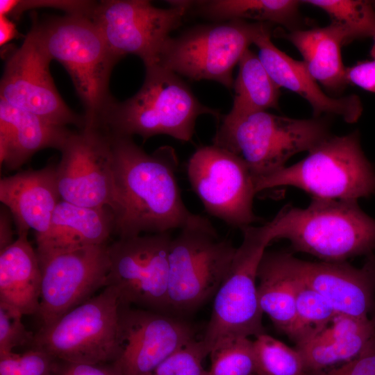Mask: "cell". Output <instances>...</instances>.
Returning a JSON list of instances; mask_svg holds the SVG:
<instances>
[{
  "instance_id": "6da1fadb",
  "label": "cell",
  "mask_w": 375,
  "mask_h": 375,
  "mask_svg": "<svg viewBox=\"0 0 375 375\" xmlns=\"http://www.w3.org/2000/svg\"><path fill=\"white\" fill-rule=\"evenodd\" d=\"M108 133L119 201L114 233L124 238L181 228L193 213L179 190L174 149L147 153L132 137Z\"/></svg>"
},
{
  "instance_id": "7a4b0ae2",
  "label": "cell",
  "mask_w": 375,
  "mask_h": 375,
  "mask_svg": "<svg viewBox=\"0 0 375 375\" xmlns=\"http://www.w3.org/2000/svg\"><path fill=\"white\" fill-rule=\"evenodd\" d=\"M52 60L65 68L85 109V126L99 127L114 102L109 81L120 60L92 19L81 15L51 17L31 27Z\"/></svg>"
},
{
  "instance_id": "3957f363",
  "label": "cell",
  "mask_w": 375,
  "mask_h": 375,
  "mask_svg": "<svg viewBox=\"0 0 375 375\" xmlns=\"http://www.w3.org/2000/svg\"><path fill=\"white\" fill-rule=\"evenodd\" d=\"M276 239H287L292 249L324 262L375 252V219L358 201L312 198L306 208L285 206L272 219Z\"/></svg>"
},
{
  "instance_id": "277c9868",
  "label": "cell",
  "mask_w": 375,
  "mask_h": 375,
  "mask_svg": "<svg viewBox=\"0 0 375 375\" xmlns=\"http://www.w3.org/2000/svg\"><path fill=\"white\" fill-rule=\"evenodd\" d=\"M145 68L141 88L123 102L114 101L99 128L113 135H138L145 140L167 135L188 142L199 115H218L201 104L176 74L159 65Z\"/></svg>"
},
{
  "instance_id": "5b68a950",
  "label": "cell",
  "mask_w": 375,
  "mask_h": 375,
  "mask_svg": "<svg viewBox=\"0 0 375 375\" xmlns=\"http://www.w3.org/2000/svg\"><path fill=\"white\" fill-rule=\"evenodd\" d=\"M308 152L297 163L255 178L256 193L292 186L323 199L358 201L375 194V169L362 151L357 132L329 135Z\"/></svg>"
},
{
  "instance_id": "8992f818",
  "label": "cell",
  "mask_w": 375,
  "mask_h": 375,
  "mask_svg": "<svg viewBox=\"0 0 375 375\" xmlns=\"http://www.w3.org/2000/svg\"><path fill=\"white\" fill-rule=\"evenodd\" d=\"M242 241L214 297L210 319L200 340L206 353L231 339L265 333L257 289L258 269L268 244L275 240L272 221L240 229Z\"/></svg>"
},
{
  "instance_id": "52a82bcc",
  "label": "cell",
  "mask_w": 375,
  "mask_h": 375,
  "mask_svg": "<svg viewBox=\"0 0 375 375\" xmlns=\"http://www.w3.org/2000/svg\"><path fill=\"white\" fill-rule=\"evenodd\" d=\"M178 231L169 250L168 304L169 311L181 314L214 297L237 247L200 215L192 214Z\"/></svg>"
},
{
  "instance_id": "ba28073f",
  "label": "cell",
  "mask_w": 375,
  "mask_h": 375,
  "mask_svg": "<svg viewBox=\"0 0 375 375\" xmlns=\"http://www.w3.org/2000/svg\"><path fill=\"white\" fill-rule=\"evenodd\" d=\"M329 135L328 124L322 119H299L262 111L224 117L213 144L240 157L255 179L285 167L292 156L308 151Z\"/></svg>"
},
{
  "instance_id": "9c48e42d",
  "label": "cell",
  "mask_w": 375,
  "mask_h": 375,
  "mask_svg": "<svg viewBox=\"0 0 375 375\" xmlns=\"http://www.w3.org/2000/svg\"><path fill=\"white\" fill-rule=\"evenodd\" d=\"M120 305L116 288L107 285L51 325L41 327L32 347L60 361L111 364L119 355Z\"/></svg>"
},
{
  "instance_id": "30bf717a",
  "label": "cell",
  "mask_w": 375,
  "mask_h": 375,
  "mask_svg": "<svg viewBox=\"0 0 375 375\" xmlns=\"http://www.w3.org/2000/svg\"><path fill=\"white\" fill-rule=\"evenodd\" d=\"M266 25L232 19L194 27L177 38L170 37L154 65L192 80H212L231 88L235 66Z\"/></svg>"
},
{
  "instance_id": "8fae6325",
  "label": "cell",
  "mask_w": 375,
  "mask_h": 375,
  "mask_svg": "<svg viewBox=\"0 0 375 375\" xmlns=\"http://www.w3.org/2000/svg\"><path fill=\"white\" fill-rule=\"evenodd\" d=\"M170 233L142 234L109 243L108 285L121 305L167 313Z\"/></svg>"
},
{
  "instance_id": "7c38bea8",
  "label": "cell",
  "mask_w": 375,
  "mask_h": 375,
  "mask_svg": "<svg viewBox=\"0 0 375 375\" xmlns=\"http://www.w3.org/2000/svg\"><path fill=\"white\" fill-rule=\"evenodd\" d=\"M187 174L211 215L240 229L258 221L253 209L254 176L238 156L213 144L199 147L188 161Z\"/></svg>"
},
{
  "instance_id": "4fadbf2b",
  "label": "cell",
  "mask_w": 375,
  "mask_h": 375,
  "mask_svg": "<svg viewBox=\"0 0 375 375\" xmlns=\"http://www.w3.org/2000/svg\"><path fill=\"white\" fill-rule=\"evenodd\" d=\"M188 9L180 5L158 8L146 0H106L97 2L90 18L115 55L120 59L137 56L147 67L156 64Z\"/></svg>"
},
{
  "instance_id": "5bb4252c",
  "label": "cell",
  "mask_w": 375,
  "mask_h": 375,
  "mask_svg": "<svg viewBox=\"0 0 375 375\" xmlns=\"http://www.w3.org/2000/svg\"><path fill=\"white\" fill-rule=\"evenodd\" d=\"M60 151L56 177L61 199L83 207L109 208L115 217L119 201L108 133L85 126L72 132Z\"/></svg>"
},
{
  "instance_id": "9a60e30c",
  "label": "cell",
  "mask_w": 375,
  "mask_h": 375,
  "mask_svg": "<svg viewBox=\"0 0 375 375\" xmlns=\"http://www.w3.org/2000/svg\"><path fill=\"white\" fill-rule=\"evenodd\" d=\"M109 243L38 256L41 293L38 316L47 327L108 285Z\"/></svg>"
},
{
  "instance_id": "2e32d148",
  "label": "cell",
  "mask_w": 375,
  "mask_h": 375,
  "mask_svg": "<svg viewBox=\"0 0 375 375\" xmlns=\"http://www.w3.org/2000/svg\"><path fill=\"white\" fill-rule=\"evenodd\" d=\"M51 60L31 28L22 45L6 59L0 99L55 124L82 129L84 115L73 112L59 94L49 71Z\"/></svg>"
},
{
  "instance_id": "e0dca14e",
  "label": "cell",
  "mask_w": 375,
  "mask_h": 375,
  "mask_svg": "<svg viewBox=\"0 0 375 375\" xmlns=\"http://www.w3.org/2000/svg\"><path fill=\"white\" fill-rule=\"evenodd\" d=\"M119 355L112 364L122 375H149L178 349L195 340L186 322L167 313L120 305Z\"/></svg>"
},
{
  "instance_id": "ac0fdd59",
  "label": "cell",
  "mask_w": 375,
  "mask_h": 375,
  "mask_svg": "<svg viewBox=\"0 0 375 375\" xmlns=\"http://www.w3.org/2000/svg\"><path fill=\"white\" fill-rule=\"evenodd\" d=\"M284 261L297 278L322 296L338 314L369 318L375 304V261L367 256L361 268L347 261L309 262L283 251Z\"/></svg>"
},
{
  "instance_id": "d6986e66",
  "label": "cell",
  "mask_w": 375,
  "mask_h": 375,
  "mask_svg": "<svg viewBox=\"0 0 375 375\" xmlns=\"http://www.w3.org/2000/svg\"><path fill=\"white\" fill-rule=\"evenodd\" d=\"M253 44L258 47L260 60L275 83L306 99L315 117L323 113L336 115L349 123L359 118L362 111L359 99L355 95L334 98L325 94L303 61L293 59L273 44L267 26Z\"/></svg>"
},
{
  "instance_id": "ffe728a7",
  "label": "cell",
  "mask_w": 375,
  "mask_h": 375,
  "mask_svg": "<svg viewBox=\"0 0 375 375\" xmlns=\"http://www.w3.org/2000/svg\"><path fill=\"white\" fill-rule=\"evenodd\" d=\"M56 166L49 164L1 180L0 200L12 214L18 235L33 229L37 237L49 228L53 212L61 200Z\"/></svg>"
},
{
  "instance_id": "44dd1931",
  "label": "cell",
  "mask_w": 375,
  "mask_h": 375,
  "mask_svg": "<svg viewBox=\"0 0 375 375\" xmlns=\"http://www.w3.org/2000/svg\"><path fill=\"white\" fill-rule=\"evenodd\" d=\"M115 230L109 208H93L60 200L47 231L35 237L38 256L108 243Z\"/></svg>"
},
{
  "instance_id": "7402d4cb",
  "label": "cell",
  "mask_w": 375,
  "mask_h": 375,
  "mask_svg": "<svg viewBox=\"0 0 375 375\" xmlns=\"http://www.w3.org/2000/svg\"><path fill=\"white\" fill-rule=\"evenodd\" d=\"M71 133L0 99V160L9 170L19 168L43 149L60 150Z\"/></svg>"
},
{
  "instance_id": "603a6c76",
  "label": "cell",
  "mask_w": 375,
  "mask_h": 375,
  "mask_svg": "<svg viewBox=\"0 0 375 375\" xmlns=\"http://www.w3.org/2000/svg\"><path fill=\"white\" fill-rule=\"evenodd\" d=\"M375 333V322L338 314L324 329L296 345L308 372L331 368L358 356Z\"/></svg>"
},
{
  "instance_id": "cb8c5ba5",
  "label": "cell",
  "mask_w": 375,
  "mask_h": 375,
  "mask_svg": "<svg viewBox=\"0 0 375 375\" xmlns=\"http://www.w3.org/2000/svg\"><path fill=\"white\" fill-rule=\"evenodd\" d=\"M28 233L0 252V302L24 315H38L42 275L39 259L27 238Z\"/></svg>"
},
{
  "instance_id": "d4e9b609",
  "label": "cell",
  "mask_w": 375,
  "mask_h": 375,
  "mask_svg": "<svg viewBox=\"0 0 375 375\" xmlns=\"http://www.w3.org/2000/svg\"><path fill=\"white\" fill-rule=\"evenodd\" d=\"M285 37L301 53L317 83L333 92L344 89L347 82L341 47L348 42L340 28L331 24L323 28L292 31Z\"/></svg>"
},
{
  "instance_id": "484cf974",
  "label": "cell",
  "mask_w": 375,
  "mask_h": 375,
  "mask_svg": "<svg viewBox=\"0 0 375 375\" xmlns=\"http://www.w3.org/2000/svg\"><path fill=\"white\" fill-rule=\"evenodd\" d=\"M257 283L262 313L289 337L296 318V298L293 280L281 251H265L258 269Z\"/></svg>"
},
{
  "instance_id": "4316f807",
  "label": "cell",
  "mask_w": 375,
  "mask_h": 375,
  "mask_svg": "<svg viewBox=\"0 0 375 375\" xmlns=\"http://www.w3.org/2000/svg\"><path fill=\"white\" fill-rule=\"evenodd\" d=\"M238 65V74L233 83V106L225 117L235 118L276 108L280 88L270 77L258 55L247 49Z\"/></svg>"
},
{
  "instance_id": "83f0119b",
  "label": "cell",
  "mask_w": 375,
  "mask_h": 375,
  "mask_svg": "<svg viewBox=\"0 0 375 375\" xmlns=\"http://www.w3.org/2000/svg\"><path fill=\"white\" fill-rule=\"evenodd\" d=\"M301 1L296 0L197 1L194 6L204 16L215 19H253L292 25L297 18Z\"/></svg>"
},
{
  "instance_id": "f1b7e54d",
  "label": "cell",
  "mask_w": 375,
  "mask_h": 375,
  "mask_svg": "<svg viewBox=\"0 0 375 375\" xmlns=\"http://www.w3.org/2000/svg\"><path fill=\"white\" fill-rule=\"evenodd\" d=\"M284 263L292 276L296 298V318L289 338L297 345L326 327L338 313L322 296L293 275Z\"/></svg>"
},
{
  "instance_id": "f546056e",
  "label": "cell",
  "mask_w": 375,
  "mask_h": 375,
  "mask_svg": "<svg viewBox=\"0 0 375 375\" xmlns=\"http://www.w3.org/2000/svg\"><path fill=\"white\" fill-rule=\"evenodd\" d=\"M324 10L331 24L340 28L347 42L375 35V8L372 1L362 0L302 1Z\"/></svg>"
},
{
  "instance_id": "4dcf8cb0",
  "label": "cell",
  "mask_w": 375,
  "mask_h": 375,
  "mask_svg": "<svg viewBox=\"0 0 375 375\" xmlns=\"http://www.w3.org/2000/svg\"><path fill=\"white\" fill-rule=\"evenodd\" d=\"M253 341L256 375H308L304 360L295 348L262 333Z\"/></svg>"
},
{
  "instance_id": "1f68e13d",
  "label": "cell",
  "mask_w": 375,
  "mask_h": 375,
  "mask_svg": "<svg viewBox=\"0 0 375 375\" xmlns=\"http://www.w3.org/2000/svg\"><path fill=\"white\" fill-rule=\"evenodd\" d=\"M209 375H256L253 341L247 338L226 340L209 354Z\"/></svg>"
},
{
  "instance_id": "d6a6232c",
  "label": "cell",
  "mask_w": 375,
  "mask_h": 375,
  "mask_svg": "<svg viewBox=\"0 0 375 375\" xmlns=\"http://www.w3.org/2000/svg\"><path fill=\"white\" fill-rule=\"evenodd\" d=\"M208 356L200 340L195 339L172 353L149 375H209L203 365Z\"/></svg>"
},
{
  "instance_id": "836d02e7",
  "label": "cell",
  "mask_w": 375,
  "mask_h": 375,
  "mask_svg": "<svg viewBox=\"0 0 375 375\" xmlns=\"http://www.w3.org/2000/svg\"><path fill=\"white\" fill-rule=\"evenodd\" d=\"M97 2L82 0H0V15L18 19L26 10L42 8L62 10L68 15L90 17Z\"/></svg>"
},
{
  "instance_id": "e575fe53",
  "label": "cell",
  "mask_w": 375,
  "mask_h": 375,
  "mask_svg": "<svg viewBox=\"0 0 375 375\" xmlns=\"http://www.w3.org/2000/svg\"><path fill=\"white\" fill-rule=\"evenodd\" d=\"M23 315L15 308L0 302V354L12 352L17 347L33 346L35 334L26 328Z\"/></svg>"
},
{
  "instance_id": "d590c367",
  "label": "cell",
  "mask_w": 375,
  "mask_h": 375,
  "mask_svg": "<svg viewBox=\"0 0 375 375\" xmlns=\"http://www.w3.org/2000/svg\"><path fill=\"white\" fill-rule=\"evenodd\" d=\"M308 375H375V333L356 358L339 367L309 372Z\"/></svg>"
},
{
  "instance_id": "8d00e7d4",
  "label": "cell",
  "mask_w": 375,
  "mask_h": 375,
  "mask_svg": "<svg viewBox=\"0 0 375 375\" xmlns=\"http://www.w3.org/2000/svg\"><path fill=\"white\" fill-rule=\"evenodd\" d=\"M17 359L24 375H58L59 360L42 349L33 347Z\"/></svg>"
},
{
  "instance_id": "74e56055",
  "label": "cell",
  "mask_w": 375,
  "mask_h": 375,
  "mask_svg": "<svg viewBox=\"0 0 375 375\" xmlns=\"http://www.w3.org/2000/svg\"><path fill=\"white\" fill-rule=\"evenodd\" d=\"M346 80L347 83L375 93V60L346 68Z\"/></svg>"
},
{
  "instance_id": "f35d334b",
  "label": "cell",
  "mask_w": 375,
  "mask_h": 375,
  "mask_svg": "<svg viewBox=\"0 0 375 375\" xmlns=\"http://www.w3.org/2000/svg\"><path fill=\"white\" fill-rule=\"evenodd\" d=\"M58 375H122L111 364H84L62 361Z\"/></svg>"
},
{
  "instance_id": "ab89813d",
  "label": "cell",
  "mask_w": 375,
  "mask_h": 375,
  "mask_svg": "<svg viewBox=\"0 0 375 375\" xmlns=\"http://www.w3.org/2000/svg\"><path fill=\"white\" fill-rule=\"evenodd\" d=\"M14 351L0 354V375H24Z\"/></svg>"
},
{
  "instance_id": "60d3db41",
  "label": "cell",
  "mask_w": 375,
  "mask_h": 375,
  "mask_svg": "<svg viewBox=\"0 0 375 375\" xmlns=\"http://www.w3.org/2000/svg\"><path fill=\"white\" fill-rule=\"evenodd\" d=\"M19 36V32L13 19L5 15H0V45H5Z\"/></svg>"
},
{
  "instance_id": "b9f144b4",
  "label": "cell",
  "mask_w": 375,
  "mask_h": 375,
  "mask_svg": "<svg viewBox=\"0 0 375 375\" xmlns=\"http://www.w3.org/2000/svg\"><path fill=\"white\" fill-rule=\"evenodd\" d=\"M0 231V249L2 250L15 241L12 240V233L9 216L3 210H1V213Z\"/></svg>"
},
{
  "instance_id": "7bdbcfd3",
  "label": "cell",
  "mask_w": 375,
  "mask_h": 375,
  "mask_svg": "<svg viewBox=\"0 0 375 375\" xmlns=\"http://www.w3.org/2000/svg\"><path fill=\"white\" fill-rule=\"evenodd\" d=\"M374 42L371 50V56L375 60V35H374Z\"/></svg>"
},
{
  "instance_id": "ee69618b",
  "label": "cell",
  "mask_w": 375,
  "mask_h": 375,
  "mask_svg": "<svg viewBox=\"0 0 375 375\" xmlns=\"http://www.w3.org/2000/svg\"><path fill=\"white\" fill-rule=\"evenodd\" d=\"M374 261H375V252L374 253ZM369 317L372 319L375 322V304Z\"/></svg>"
},
{
  "instance_id": "f6af8a7d",
  "label": "cell",
  "mask_w": 375,
  "mask_h": 375,
  "mask_svg": "<svg viewBox=\"0 0 375 375\" xmlns=\"http://www.w3.org/2000/svg\"><path fill=\"white\" fill-rule=\"evenodd\" d=\"M372 4H373V6H374V7L375 8V1H372Z\"/></svg>"
}]
</instances>
